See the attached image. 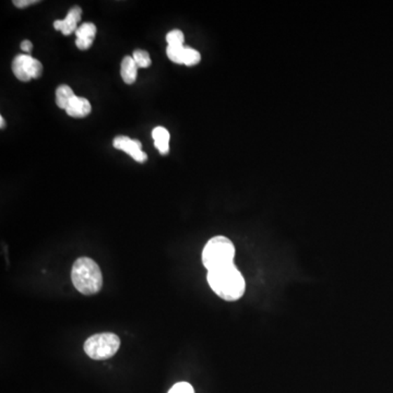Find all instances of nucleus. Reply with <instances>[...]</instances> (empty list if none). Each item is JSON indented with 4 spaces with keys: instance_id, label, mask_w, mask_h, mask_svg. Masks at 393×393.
Masks as SVG:
<instances>
[{
    "instance_id": "nucleus-8",
    "label": "nucleus",
    "mask_w": 393,
    "mask_h": 393,
    "mask_svg": "<svg viewBox=\"0 0 393 393\" xmlns=\"http://www.w3.org/2000/svg\"><path fill=\"white\" fill-rule=\"evenodd\" d=\"M95 35H97V27L91 22H84L78 27L76 31V45L81 50H88L91 48L95 42Z\"/></svg>"
},
{
    "instance_id": "nucleus-13",
    "label": "nucleus",
    "mask_w": 393,
    "mask_h": 393,
    "mask_svg": "<svg viewBox=\"0 0 393 393\" xmlns=\"http://www.w3.org/2000/svg\"><path fill=\"white\" fill-rule=\"evenodd\" d=\"M185 46H167L166 54H167L168 60L175 62V64H183L184 53H185Z\"/></svg>"
},
{
    "instance_id": "nucleus-18",
    "label": "nucleus",
    "mask_w": 393,
    "mask_h": 393,
    "mask_svg": "<svg viewBox=\"0 0 393 393\" xmlns=\"http://www.w3.org/2000/svg\"><path fill=\"white\" fill-rule=\"evenodd\" d=\"M37 3H39V0H15L13 5L18 8H27Z\"/></svg>"
},
{
    "instance_id": "nucleus-3",
    "label": "nucleus",
    "mask_w": 393,
    "mask_h": 393,
    "mask_svg": "<svg viewBox=\"0 0 393 393\" xmlns=\"http://www.w3.org/2000/svg\"><path fill=\"white\" fill-rule=\"evenodd\" d=\"M234 258L235 246L226 236L211 238L203 248L202 263L208 271L234 265Z\"/></svg>"
},
{
    "instance_id": "nucleus-9",
    "label": "nucleus",
    "mask_w": 393,
    "mask_h": 393,
    "mask_svg": "<svg viewBox=\"0 0 393 393\" xmlns=\"http://www.w3.org/2000/svg\"><path fill=\"white\" fill-rule=\"evenodd\" d=\"M91 111L92 107L90 102L87 99L77 97V95L71 99L67 109H66L69 116L76 117V118L87 117L91 113Z\"/></svg>"
},
{
    "instance_id": "nucleus-7",
    "label": "nucleus",
    "mask_w": 393,
    "mask_h": 393,
    "mask_svg": "<svg viewBox=\"0 0 393 393\" xmlns=\"http://www.w3.org/2000/svg\"><path fill=\"white\" fill-rule=\"evenodd\" d=\"M81 8H71L64 20L55 21L54 27L56 30L62 31L64 35L72 34L78 30V22L81 20Z\"/></svg>"
},
{
    "instance_id": "nucleus-15",
    "label": "nucleus",
    "mask_w": 393,
    "mask_h": 393,
    "mask_svg": "<svg viewBox=\"0 0 393 393\" xmlns=\"http://www.w3.org/2000/svg\"><path fill=\"white\" fill-rule=\"evenodd\" d=\"M201 60V55L198 50H193L191 48H186L184 53L183 64L186 66H195L199 64Z\"/></svg>"
},
{
    "instance_id": "nucleus-6",
    "label": "nucleus",
    "mask_w": 393,
    "mask_h": 393,
    "mask_svg": "<svg viewBox=\"0 0 393 393\" xmlns=\"http://www.w3.org/2000/svg\"><path fill=\"white\" fill-rule=\"evenodd\" d=\"M115 149H118L121 151L126 152L131 158H135L139 163H144L146 161V154L142 151V142L138 140H132L126 136H117L113 142Z\"/></svg>"
},
{
    "instance_id": "nucleus-16",
    "label": "nucleus",
    "mask_w": 393,
    "mask_h": 393,
    "mask_svg": "<svg viewBox=\"0 0 393 393\" xmlns=\"http://www.w3.org/2000/svg\"><path fill=\"white\" fill-rule=\"evenodd\" d=\"M184 41H185V36L181 30H173L166 35V42H167L168 46H181V45H184Z\"/></svg>"
},
{
    "instance_id": "nucleus-20",
    "label": "nucleus",
    "mask_w": 393,
    "mask_h": 393,
    "mask_svg": "<svg viewBox=\"0 0 393 393\" xmlns=\"http://www.w3.org/2000/svg\"><path fill=\"white\" fill-rule=\"evenodd\" d=\"M0 121H1V128H5L6 121L3 116H0Z\"/></svg>"
},
{
    "instance_id": "nucleus-5",
    "label": "nucleus",
    "mask_w": 393,
    "mask_h": 393,
    "mask_svg": "<svg viewBox=\"0 0 393 393\" xmlns=\"http://www.w3.org/2000/svg\"><path fill=\"white\" fill-rule=\"evenodd\" d=\"M13 71L17 79L27 82L39 79L42 76L43 66L39 60L30 55H18L13 62Z\"/></svg>"
},
{
    "instance_id": "nucleus-17",
    "label": "nucleus",
    "mask_w": 393,
    "mask_h": 393,
    "mask_svg": "<svg viewBox=\"0 0 393 393\" xmlns=\"http://www.w3.org/2000/svg\"><path fill=\"white\" fill-rule=\"evenodd\" d=\"M168 393H195V390H193L191 383L181 381V382L175 383V385L170 389Z\"/></svg>"
},
{
    "instance_id": "nucleus-4",
    "label": "nucleus",
    "mask_w": 393,
    "mask_h": 393,
    "mask_svg": "<svg viewBox=\"0 0 393 393\" xmlns=\"http://www.w3.org/2000/svg\"><path fill=\"white\" fill-rule=\"evenodd\" d=\"M120 347V339L117 334L111 332L97 333L88 338L83 349L90 359L95 361H105L116 355Z\"/></svg>"
},
{
    "instance_id": "nucleus-2",
    "label": "nucleus",
    "mask_w": 393,
    "mask_h": 393,
    "mask_svg": "<svg viewBox=\"0 0 393 393\" xmlns=\"http://www.w3.org/2000/svg\"><path fill=\"white\" fill-rule=\"evenodd\" d=\"M71 281L81 294H97L103 287L101 268L91 258H78L72 266Z\"/></svg>"
},
{
    "instance_id": "nucleus-11",
    "label": "nucleus",
    "mask_w": 393,
    "mask_h": 393,
    "mask_svg": "<svg viewBox=\"0 0 393 393\" xmlns=\"http://www.w3.org/2000/svg\"><path fill=\"white\" fill-rule=\"evenodd\" d=\"M154 144L161 154L168 153L170 151V132L164 127H156L152 131Z\"/></svg>"
},
{
    "instance_id": "nucleus-19",
    "label": "nucleus",
    "mask_w": 393,
    "mask_h": 393,
    "mask_svg": "<svg viewBox=\"0 0 393 393\" xmlns=\"http://www.w3.org/2000/svg\"><path fill=\"white\" fill-rule=\"evenodd\" d=\"M21 50H23V52L25 53H31L32 52L33 50V44L32 43L30 42V41H23L22 43H21Z\"/></svg>"
},
{
    "instance_id": "nucleus-12",
    "label": "nucleus",
    "mask_w": 393,
    "mask_h": 393,
    "mask_svg": "<svg viewBox=\"0 0 393 393\" xmlns=\"http://www.w3.org/2000/svg\"><path fill=\"white\" fill-rule=\"evenodd\" d=\"M74 91H72L71 88L68 87L66 84H62L56 90V104L60 107L62 109H67L68 105H69L70 102L74 97Z\"/></svg>"
},
{
    "instance_id": "nucleus-1",
    "label": "nucleus",
    "mask_w": 393,
    "mask_h": 393,
    "mask_svg": "<svg viewBox=\"0 0 393 393\" xmlns=\"http://www.w3.org/2000/svg\"><path fill=\"white\" fill-rule=\"evenodd\" d=\"M207 280L213 292L226 302H235L245 293V279L235 265L210 270Z\"/></svg>"
},
{
    "instance_id": "nucleus-14",
    "label": "nucleus",
    "mask_w": 393,
    "mask_h": 393,
    "mask_svg": "<svg viewBox=\"0 0 393 393\" xmlns=\"http://www.w3.org/2000/svg\"><path fill=\"white\" fill-rule=\"evenodd\" d=\"M132 58H134L135 62H136L138 67L148 68L151 66V58H150V55L146 50H135L134 54H132Z\"/></svg>"
},
{
    "instance_id": "nucleus-10",
    "label": "nucleus",
    "mask_w": 393,
    "mask_h": 393,
    "mask_svg": "<svg viewBox=\"0 0 393 393\" xmlns=\"http://www.w3.org/2000/svg\"><path fill=\"white\" fill-rule=\"evenodd\" d=\"M120 74L125 83L132 84L136 81L138 66L131 56H126L121 62Z\"/></svg>"
}]
</instances>
